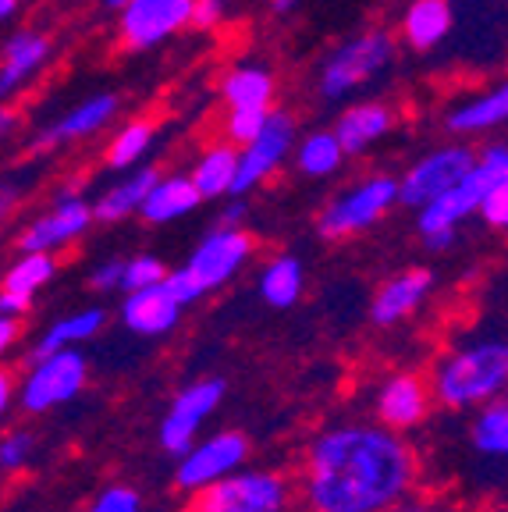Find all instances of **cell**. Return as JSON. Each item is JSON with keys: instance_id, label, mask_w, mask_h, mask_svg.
<instances>
[{"instance_id": "cell-27", "label": "cell", "mask_w": 508, "mask_h": 512, "mask_svg": "<svg viewBox=\"0 0 508 512\" xmlns=\"http://www.w3.org/2000/svg\"><path fill=\"white\" fill-rule=\"evenodd\" d=\"M104 324H107V310H100V306H86V310L68 313V317L50 324L47 335L40 338V345H36L32 356H47V352H57V349H75V345L100 335Z\"/></svg>"}, {"instance_id": "cell-7", "label": "cell", "mask_w": 508, "mask_h": 512, "mask_svg": "<svg viewBox=\"0 0 508 512\" xmlns=\"http://www.w3.org/2000/svg\"><path fill=\"white\" fill-rule=\"evenodd\" d=\"M89 363L79 349H57L47 356H32L29 374L22 377L18 402L25 413H50V409L72 402L86 388Z\"/></svg>"}, {"instance_id": "cell-25", "label": "cell", "mask_w": 508, "mask_h": 512, "mask_svg": "<svg viewBox=\"0 0 508 512\" xmlns=\"http://www.w3.org/2000/svg\"><path fill=\"white\" fill-rule=\"evenodd\" d=\"M256 288H260V299L267 306H274V310H288V306L299 303L302 288H306V267H302L299 256L281 253L260 271Z\"/></svg>"}, {"instance_id": "cell-12", "label": "cell", "mask_w": 508, "mask_h": 512, "mask_svg": "<svg viewBox=\"0 0 508 512\" xmlns=\"http://www.w3.org/2000/svg\"><path fill=\"white\" fill-rule=\"evenodd\" d=\"M477 160V150H469L466 143L441 146V150L427 153L398 178V203L402 207L420 210L423 203H430L437 192H445L448 185H455Z\"/></svg>"}, {"instance_id": "cell-15", "label": "cell", "mask_w": 508, "mask_h": 512, "mask_svg": "<svg viewBox=\"0 0 508 512\" xmlns=\"http://www.w3.org/2000/svg\"><path fill=\"white\" fill-rule=\"evenodd\" d=\"M121 111V100L114 93H93L89 100L75 104L72 111H64L61 118H54L50 125H43L32 139V150L50 153L61 150L68 143H82V139H93L96 132H104Z\"/></svg>"}, {"instance_id": "cell-41", "label": "cell", "mask_w": 508, "mask_h": 512, "mask_svg": "<svg viewBox=\"0 0 508 512\" xmlns=\"http://www.w3.org/2000/svg\"><path fill=\"white\" fill-rule=\"evenodd\" d=\"M11 406H15V377H11V370L0 367V420L8 416Z\"/></svg>"}, {"instance_id": "cell-19", "label": "cell", "mask_w": 508, "mask_h": 512, "mask_svg": "<svg viewBox=\"0 0 508 512\" xmlns=\"http://www.w3.org/2000/svg\"><path fill=\"white\" fill-rule=\"evenodd\" d=\"M430 292H434V274L427 267H409L381 285V292L370 303V320L377 328H395L427 303Z\"/></svg>"}, {"instance_id": "cell-36", "label": "cell", "mask_w": 508, "mask_h": 512, "mask_svg": "<svg viewBox=\"0 0 508 512\" xmlns=\"http://www.w3.org/2000/svg\"><path fill=\"white\" fill-rule=\"evenodd\" d=\"M86 512H146V505H143V498H139V491L135 488L111 484V488H104L93 498V505H89Z\"/></svg>"}, {"instance_id": "cell-14", "label": "cell", "mask_w": 508, "mask_h": 512, "mask_svg": "<svg viewBox=\"0 0 508 512\" xmlns=\"http://www.w3.org/2000/svg\"><path fill=\"white\" fill-rule=\"evenodd\" d=\"M121 11V43L128 50H150L189 25L192 0H128Z\"/></svg>"}, {"instance_id": "cell-40", "label": "cell", "mask_w": 508, "mask_h": 512, "mask_svg": "<svg viewBox=\"0 0 508 512\" xmlns=\"http://www.w3.org/2000/svg\"><path fill=\"white\" fill-rule=\"evenodd\" d=\"M29 310H32V299L15 296V292H4V288H0V313H4V317H25Z\"/></svg>"}, {"instance_id": "cell-16", "label": "cell", "mask_w": 508, "mask_h": 512, "mask_svg": "<svg viewBox=\"0 0 508 512\" xmlns=\"http://www.w3.org/2000/svg\"><path fill=\"white\" fill-rule=\"evenodd\" d=\"M430 384L427 377L413 374V370H402V374H391L388 381L377 388L374 413L377 424L388 427V431L409 434L413 427H420L430 413Z\"/></svg>"}, {"instance_id": "cell-20", "label": "cell", "mask_w": 508, "mask_h": 512, "mask_svg": "<svg viewBox=\"0 0 508 512\" xmlns=\"http://www.w3.org/2000/svg\"><path fill=\"white\" fill-rule=\"evenodd\" d=\"M395 125V114L381 100H363V104H352L349 111H342V118L334 121V139L345 150V157H359L374 143H381L384 136Z\"/></svg>"}, {"instance_id": "cell-8", "label": "cell", "mask_w": 508, "mask_h": 512, "mask_svg": "<svg viewBox=\"0 0 508 512\" xmlns=\"http://www.w3.org/2000/svg\"><path fill=\"white\" fill-rule=\"evenodd\" d=\"M292 146H295V118L288 111H274V107H270L263 128L239 150L228 196H246L256 185L267 182V178L288 160Z\"/></svg>"}, {"instance_id": "cell-50", "label": "cell", "mask_w": 508, "mask_h": 512, "mask_svg": "<svg viewBox=\"0 0 508 512\" xmlns=\"http://www.w3.org/2000/svg\"><path fill=\"white\" fill-rule=\"evenodd\" d=\"M448 4H452V0H448Z\"/></svg>"}, {"instance_id": "cell-22", "label": "cell", "mask_w": 508, "mask_h": 512, "mask_svg": "<svg viewBox=\"0 0 508 512\" xmlns=\"http://www.w3.org/2000/svg\"><path fill=\"white\" fill-rule=\"evenodd\" d=\"M157 175L160 171L153 168V164H143V168L135 164V168H128V175H121L118 182L93 203V221L118 224V221H125V217L139 214V207H143L146 192L157 182Z\"/></svg>"}, {"instance_id": "cell-34", "label": "cell", "mask_w": 508, "mask_h": 512, "mask_svg": "<svg viewBox=\"0 0 508 512\" xmlns=\"http://www.w3.org/2000/svg\"><path fill=\"white\" fill-rule=\"evenodd\" d=\"M270 111V107H267ZM263 107H228V121H224V136L231 146H246L267 121Z\"/></svg>"}, {"instance_id": "cell-32", "label": "cell", "mask_w": 508, "mask_h": 512, "mask_svg": "<svg viewBox=\"0 0 508 512\" xmlns=\"http://www.w3.org/2000/svg\"><path fill=\"white\" fill-rule=\"evenodd\" d=\"M57 274V260L54 253H22L15 264L4 274V292H15V296L36 299L40 288H47Z\"/></svg>"}, {"instance_id": "cell-21", "label": "cell", "mask_w": 508, "mask_h": 512, "mask_svg": "<svg viewBox=\"0 0 508 512\" xmlns=\"http://www.w3.org/2000/svg\"><path fill=\"white\" fill-rule=\"evenodd\" d=\"M505 118H508V89L494 86L477 96L459 100V104L445 114V128L452 136H480V132L501 128Z\"/></svg>"}, {"instance_id": "cell-35", "label": "cell", "mask_w": 508, "mask_h": 512, "mask_svg": "<svg viewBox=\"0 0 508 512\" xmlns=\"http://www.w3.org/2000/svg\"><path fill=\"white\" fill-rule=\"evenodd\" d=\"M32 452H36V441L29 431H11L0 438V470L4 473H18L29 466Z\"/></svg>"}, {"instance_id": "cell-37", "label": "cell", "mask_w": 508, "mask_h": 512, "mask_svg": "<svg viewBox=\"0 0 508 512\" xmlns=\"http://www.w3.org/2000/svg\"><path fill=\"white\" fill-rule=\"evenodd\" d=\"M477 214L484 217V224H491V228H505L508 224V182H498L484 192Z\"/></svg>"}, {"instance_id": "cell-1", "label": "cell", "mask_w": 508, "mask_h": 512, "mask_svg": "<svg viewBox=\"0 0 508 512\" xmlns=\"http://www.w3.org/2000/svg\"><path fill=\"white\" fill-rule=\"evenodd\" d=\"M420 459L405 434L381 424H334L302 459L299 498L306 512H384L413 495Z\"/></svg>"}, {"instance_id": "cell-31", "label": "cell", "mask_w": 508, "mask_h": 512, "mask_svg": "<svg viewBox=\"0 0 508 512\" xmlns=\"http://www.w3.org/2000/svg\"><path fill=\"white\" fill-rule=\"evenodd\" d=\"M153 139H157V132H153V125L146 118L125 121L111 136V146H107V168L114 171L135 168L153 150Z\"/></svg>"}, {"instance_id": "cell-10", "label": "cell", "mask_w": 508, "mask_h": 512, "mask_svg": "<svg viewBox=\"0 0 508 512\" xmlns=\"http://www.w3.org/2000/svg\"><path fill=\"white\" fill-rule=\"evenodd\" d=\"M498 182H508L505 175H494V171H487L484 164H477L473 160V168L466 171V175L459 178L455 185H448L445 192H437L434 200L423 203L420 210H416V224H420V235H434V232H459V224L466 221V217L477 214L480 200H484V192L491 189V185Z\"/></svg>"}, {"instance_id": "cell-38", "label": "cell", "mask_w": 508, "mask_h": 512, "mask_svg": "<svg viewBox=\"0 0 508 512\" xmlns=\"http://www.w3.org/2000/svg\"><path fill=\"white\" fill-rule=\"evenodd\" d=\"M224 15H228V0H192L189 25H196V29H214V25L224 22Z\"/></svg>"}, {"instance_id": "cell-28", "label": "cell", "mask_w": 508, "mask_h": 512, "mask_svg": "<svg viewBox=\"0 0 508 512\" xmlns=\"http://www.w3.org/2000/svg\"><path fill=\"white\" fill-rule=\"evenodd\" d=\"M221 96L228 107H263L267 111L274 104V75L256 64H239L224 75Z\"/></svg>"}, {"instance_id": "cell-49", "label": "cell", "mask_w": 508, "mask_h": 512, "mask_svg": "<svg viewBox=\"0 0 508 512\" xmlns=\"http://www.w3.org/2000/svg\"><path fill=\"white\" fill-rule=\"evenodd\" d=\"M104 4H107V8H114V11H118V8H125L128 0H104Z\"/></svg>"}, {"instance_id": "cell-46", "label": "cell", "mask_w": 508, "mask_h": 512, "mask_svg": "<svg viewBox=\"0 0 508 512\" xmlns=\"http://www.w3.org/2000/svg\"><path fill=\"white\" fill-rule=\"evenodd\" d=\"M242 217H246V203H242V196H231V207L224 210L221 224H239Z\"/></svg>"}, {"instance_id": "cell-9", "label": "cell", "mask_w": 508, "mask_h": 512, "mask_svg": "<svg viewBox=\"0 0 508 512\" xmlns=\"http://www.w3.org/2000/svg\"><path fill=\"white\" fill-rule=\"evenodd\" d=\"M249 459V441L239 431H217L203 441H192L178 456V470H175V484L189 495L210 488L228 473L242 470Z\"/></svg>"}, {"instance_id": "cell-47", "label": "cell", "mask_w": 508, "mask_h": 512, "mask_svg": "<svg viewBox=\"0 0 508 512\" xmlns=\"http://www.w3.org/2000/svg\"><path fill=\"white\" fill-rule=\"evenodd\" d=\"M18 15V0H0V22H11Z\"/></svg>"}, {"instance_id": "cell-13", "label": "cell", "mask_w": 508, "mask_h": 512, "mask_svg": "<svg viewBox=\"0 0 508 512\" xmlns=\"http://www.w3.org/2000/svg\"><path fill=\"white\" fill-rule=\"evenodd\" d=\"M89 224H93V203L82 200L79 192H61L54 207L25 228L18 246L22 253H57L79 242L89 232Z\"/></svg>"}, {"instance_id": "cell-4", "label": "cell", "mask_w": 508, "mask_h": 512, "mask_svg": "<svg viewBox=\"0 0 508 512\" xmlns=\"http://www.w3.org/2000/svg\"><path fill=\"white\" fill-rule=\"evenodd\" d=\"M395 64V40L384 29H370L356 40L334 47L324 57L317 75V86L324 100H345L356 89L370 86L374 79H381Z\"/></svg>"}, {"instance_id": "cell-42", "label": "cell", "mask_w": 508, "mask_h": 512, "mask_svg": "<svg viewBox=\"0 0 508 512\" xmlns=\"http://www.w3.org/2000/svg\"><path fill=\"white\" fill-rule=\"evenodd\" d=\"M15 342H18V317H4L0 313V356H8Z\"/></svg>"}, {"instance_id": "cell-18", "label": "cell", "mask_w": 508, "mask_h": 512, "mask_svg": "<svg viewBox=\"0 0 508 512\" xmlns=\"http://www.w3.org/2000/svg\"><path fill=\"white\" fill-rule=\"evenodd\" d=\"M182 310L185 306L171 296V288H167L164 281H157V285L135 288V292H128V296L121 299V324H125L132 335L160 338L178 328Z\"/></svg>"}, {"instance_id": "cell-33", "label": "cell", "mask_w": 508, "mask_h": 512, "mask_svg": "<svg viewBox=\"0 0 508 512\" xmlns=\"http://www.w3.org/2000/svg\"><path fill=\"white\" fill-rule=\"evenodd\" d=\"M164 274H167V267L160 256H153V253L128 256L125 267H121V288H125V292H135V288L157 285V281H164Z\"/></svg>"}, {"instance_id": "cell-23", "label": "cell", "mask_w": 508, "mask_h": 512, "mask_svg": "<svg viewBox=\"0 0 508 512\" xmlns=\"http://www.w3.org/2000/svg\"><path fill=\"white\" fill-rule=\"evenodd\" d=\"M199 203L203 200H199L189 175H157V182L146 192L143 207H139V217L150 224H171L178 217H189Z\"/></svg>"}, {"instance_id": "cell-39", "label": "cell", "mask_w": 508, "mask_h": 512, "mask_svg": "<svg viewBox=\"0 0 508 512\" xmlns=\"http://www.w3.org/2000/svg\"><path fill=\"white\" fill-rule=\"evenodd\" d=\"M121 267H125V260H121V256H107L104 264L93 267V274H89V285H93L96 292H118V288H121Z\"/></svg>"}, {"instance_id": "cell-26", "label": "cell", "mask_w": 508, "mask_h": 512, "mask_svg": "<svg viewBox=\"0 0 508 512\" xmlns=\"http://www.w3.org/2000/svg\"><path fill=\"white\" fill-rule=\"evenodd\" d=\"M235 160H239V150H235L228 139L207 146V150L199 153L196 168L189 171L199 200H221V196H228L231 178H235Z\"/></svg>"}, {"instance_id": "cell-17", "label": "cell", "mask_w": 508, "mask_h": 512, "mask_svg": "<svg viewBox=\"0 0 508 512\" xmlns=\"http://www.w3.org/2000/svg\"><path fill=\"white\" fill-rule=\"evenodd\" d=\"M50 40L36 29H18L0 47V104L18 96L50 61Z\"/></svg>"}, {"instance_id": "cell-44", "label": "cell", "mask_w": 508, "mask_h": 512, "mask_svg": "<svg viewBox=\"0 0 508 512\" xmlns=\"http://www.w3.org/2000/svg\"><path fill=\"white\" fill-rule=\"evenodd\" d=\"M15 200H18V185L15 182H4V178H0V217L15 207Z\"/></svg>"}, {"instance_id": "cell-48", "label": "cell", "mask_w": 508, "mask_h": 512, "mask_svg": "<svg viewBox=\"0 0 508 512\" xmlns=\"http://www.w3.org/2000/svg\"><path fill=\"white\" fill-rule=\"evenodd\" d=\"M270 8L278 11V15H288V11L299 8V0H270Z\"/></svg>"}, {"instance_id": "cell-11", "label": "cell", "mask_w": 508, "mask_h": 512, "mask_svg": "<svg viewBox=\"0 0 508 512\" xmlns=\"http://www.w3.org/2000/svg\"><path fill=\"white\" fill-rule=\"evenodd\" d=\"M224 399V381L221 377H203V381H192L189 388L175 395L167 416L160 420V448L171 452V456H182L185 448L196 441L199 427L207 424L214 409Z\"/></svg>"}, {"instance_id": "cell-30", "label": "cell", "mask_w": 508, "mask_h": 512, "mask_svg": "<svg viewBox=\"0 0 508 512\" xmlns=\"http://www.w3.org/2000/svg\"><path fill=\"white\" fill-rule=\"evenodd\" d=\"M295 164H299L302 175L310 178H327L334 175V171L342 168L345 160V150L338 146V139H334V132H310V136L295 139Z\"/></svg>"}, {"instance_id": "cell-3", "label": "cell", "mask_w": 508, "mask_h": 512, "mask_svg": "<svg viewBox=\"0 0 508 512\" xmlns=\"http://www.w3.org/2000/svg\"><path fill=\"white\" fill-rule=\"evenodd\" d=\"M253 235L239 224H217L207 239L192 249V256L185 260L178 271L164 274V285L171 288V296L182 306H192L196 299H203L207 292L228 285L253 256Z\"/></svg>"}, {"instance_id": "cell-29", "label": "cell", "mask_w": 508, "mask_h": 512, "mask_svg": "<svg viewBox=\"0 0 508 512\" xmlns=\"http://www.w3.org/2000/svg\"><path fill=\"white\" fill-rule=\"evenodd\" d=\"M469 441L477 448L480 456L487 459H505L508 452V402L501 399H491L480 406L477 420L469 427Z\"/></svg>"}, {"instance_id": "cell-43", "label": "cell", "mask_w": 508, "mask_h": 512, "mask_svg": "<svg viewBox=\"0 0 508 512\" xmlns=\"http://www.w3.org/2000/svg\"><path fill=\"white\" fill-rule=\"evenodd\" d=\"M384 512H441V509H437V505H430V502H416V498L409 495V498H402V502L388 505Z\"/></svg>"}, {"instance_id": "cell-24", "label": "cell", "mask_w": 508, "mask_h": 512, "mask_svg": "<svg viewBox=\"0 0 508 512\" xmlns=\"http://www.w3.org/2000/svg\"><path fill=\"white\" fill-rule=\"evenodd\" d=\"M452 22L448 0H413L402 15V36L413 50H434L445 43Z\"/></svg>"}, {"instance_id": "cell-6", "label": "cell", "mask_w": 508, "mask_h": 512, "mask_svg": "<svg viewBox=\"0 0 508 512\" xmlns=\"http://www.w3.org/2000/svg\"><path fill=\"white\" fill-rule=\"evenodd\" d=\"M398 207V178L391 175H374L363 178L352 189L338 192L331 203L324 207V214L317 217V228L324 239H352V235L374 228L381 217H388V210Z\"/></svg>"}, {"instance_id": "cell-2", "label": "cell", "mask_w": 508, "mask_h": 512, "mask_svg": "<svg viewBox=\"0 0 508 512\" xmlns=\"http://www.w3.org/2000/svg\"><path fill=\"white\" fill-rule=\"evenodd\" d=\"M508 381V345L501 338H469L459 342L434 367L430 395L445 409H473L498 399Z\"/></svg>"}, {"instance_id": "cell-5", "label": "cell", "mask_w": 508, "mask_h": 512, "mask_svg": "<svg viewBox=\"0 0 508 512\" xmlns=\"http://www.w3.org/2000/svg\"><path fill=\"white\" fill-rule=\"evenodd\" d=\"M292 484L274 470H235L192 495L189 512H292Z\"/></svg>"}, {"instance_id": "cell-45", "label": "cell", "mask_w": 508, "mask_h": 512, "mask_svg": "<svg viewBox=\"0 0 508 512\" xmlns=\"http://www.w3.org/2000/svg\"><path fill=\"white\" fill-rule=\"evenodd\" d=\"M15 125H18V114L11 111L8 104H0V143H4V139L15 132Z\"/></svg>"}]
</instances>
